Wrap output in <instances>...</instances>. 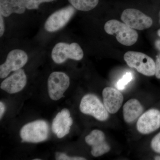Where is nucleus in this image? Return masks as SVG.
I'll list each match as a JSON object with an SVG mask.
<instances>
[{"instance_id":"obj_1","label":"nucleus","mask_w":160,"mask_h":160,"mask_svg":"<svg viewBox=\"0 0 160 160\" xmlns=\"http://www.w3.org/2000/svg\"><path fill=\"white\" fill-rule=\"evenodd\" d=\"M104 29L108 34L115 36L118 42L124 46L134 45L138 38L135 30L117 20H110L106 22Z\"/></svg>"},{"instance_id":"obj_29","label":"nucleus","mask_w":160,"mask_h":160,"mask_svg":"<svg viewBox=\"0 0 160 160\" xmlns=\"http://www.w3.org/2000/svg\"><path fill=\"white\" fill-rule=\"evenodd\" d=\"M41 159H33V160H41Z\"/></svg>"},{"instance_id":"obj_7","label":"nucleus","mask_w":160,"mask_h":160,"mask_svg":"<svg viewBox=\"0 0 160 160\" xmlns=\"http://www.w3.org/2000/svg\"><path fill=\"white\" fill-rule=\"evenodd\" d=\"M70 80L68 76L62 72H54L49 76L48 89L49 97L53 101H58L63 96L69 88Z\"/></svg>"},{"instance_id":"obj_23","label":"nucleus","mask_w":160,"mask_h":160,"mask_svg":"<svg viewBox=\"0 0 160 160\" xmlns=\"http://www.w3.org/2000/svg\"><path fill=\"white\" fill-rule=\"evenodd\" d=\"M3 16L0 14V36L2 37L4 34L5 30V23Z\"/></svg>"},{"instance_id":"obj_3","label":"nucleus","mask_w":160,"mask_h":160,"mask_svg":"<svg viewBox=\"0 0 160 160\" xmlns=\"http://www.w3.org/2000/svg\"><path fill=\"white\" fill-rule=\"evenodd\" d=\"M49 126L44 120H37L28 123L20 131L22 142L38 143L46 141L48 138Z\"/></svg>"},{"instance_id":"obj_25","label":"nucleus","mask_w":160,"mask_h":160,"mask_svg":"<svg viewBox=\"0 0 160 160\" xmlns=\"http://www.w3.org/2000/svg\"><path fill=\"white\" fill-rule=\"evenodd\" d=\"M61 114L64 117H70V112L69 110L67 109H64L61 112Z\"/></svg>"},{"instance_id":"obj_19","label":"nucleus","mask_w":160,"mask_h":160,"mask_svg":"<svg viewBox=\"0 0 160 160\" xmlns=\"http://www.w3.org/2000/svg\"><path fill=\"white\" fill-rule=\"evenodd\" d=\"M132 79V75L131 72H126L121 79L119 80L117 84V87L119 90H123L127 84Z\"/></svg>"},{"instance_id":"obj_18","label":"nucleus","mask_w":160,"mask_h":160,"mask_svg":"<svg viewBox=\"0 0 160 160\" xmlns=\"http://www.w3.org/2000/svg\"><path fill=\"white\" fill-rule=\"evenodd\" d=\"M54 0H24L26 9L32 10L38 9L40 4L44 2H50Z\"/></svg>"},{"instance_id":"obj_6","label":"nucleus","mask_w":160,"mask_h":160,"mask_svg":"<svg viewBox=\"0 0 160 160\" xmlns=\"http://www.w3.org/2000/svg\"><path fill=\"white\" fill-rule=\"evenodd\" d=\"M28 57L25 51L15 49L9 52L6 62L0 66V78H5L12 72L22 69L28 62Z\"/></svg>"},{"instance_id":"obj_26","label":"nucleus","mask_w":160,"mask_h":160,"mask_svg":"<svg viewBox=\"0 0 160 160\" xmlns=\"http://www.w3.org/2000/svg\"><path fill=\"white\" fill-rule=\"evenodd\" d=\"M155 45L157 49L160 51V40H157L155 43Z\"/></svg>"},{"instance_id":"obj_24","label":"nucleus","mask_w":160,"mask_h":160,"mask_svg":"<svg viewBox=\"0 0 160 160\" xmlns=\"http://www.w3.org/2000/svg\"><path fill=\"white\" fill-rule=\"evenodd\" d=\"M5 110H6V107L5 105L2 102H0V118L2 119Z\"/></svg>"},{"instance_id":"obj_17","label":"nucleus","mask_w":160,"mask_h":160,"mask_svg":"<svg viewBox=\"0 0 160 160\" xmlns=\"http://www.w3.org/2000/svg\"><path fill=\"white\" fill-rule=\"evenodd\" d=\"M75 9L82 11H89L96 7L99 0H68Z\"/></svg>"},{"instance_id":"obj_5","label":"nucleus","mask_w":160,"mask_h":160,"mask_svg":"<svg viewBox=\"0 0 160 160\" xmlns=\"http://www.w3.org/2000/svg\"><path fill=\"white\" fill-rule=\"evenodd\" d=\"M80 110L84 114L89 115L103 122L109 118V112L97 96L88 94L83 97L80 104Z\"/></svg>"},{"instance_id":"obj_10","label":"nucleus","mask_w":160,"mask_h":160,"mask_svg":"<svg viewBox=\"0 0 160 160\" xmlns=\"http://www.w3.org/2000/svg\"><path fill=\"white\" fill-rule=\"evenodd\" d=\"M136 128L140 133L148 134L160 128V111L157 109H149L139 118Z\"/></svg>"},{"instance_id":"obj_4","label":"nucleus","mask_w":160,"mask_h":160,"mask_svg":"<svg viewBox=\"0 0 160 160\" xmlns=\"http://www.w3.org/2000/svg\"><path fill=\"white\" fill-rule=\"evenodd\" d=\"M84 53L78 43L69 44L65 42L58 43L52 49L51 57L57 64H62L68 59L80 61L83 58Z\"/></svg>"},{"instance_id":"obj_9","label":"nucleus","mask_w":160,"mask_h":160,"mask_svg":"<svg viewBox=\"0 0 160 160\" xmlns=\"http://www.w3.org/2000/svg\"><path fill=\"white\" fill-rule=\"evenodd\" d=\"M121 19L132 29L139 30L148 29L153 24L152 18L135 9H125L121 16Z\"/></svg>"},{"instance_id":"obj_15","label":"nucleus","mask_w":160,"mask_h":160,"mask_svg":"<svg viewBox=\"0 0 160 160\" xmlns=\"http://www.w3.org/2000/svg\"><path fill=\"white\" fill-rule=\"evenodd\" d=\"M26 9L24 0H0V14L5 17L12 13L23 14Z\"/></svg>"},{"instance_id":"obj_30","label":"nucleus","mask_w":160,"mask_h":160,"mask_svg":"<svg viewBox=\"0 0 160 160\" xmlns=\"http://www.w3.org/2000/svg\"><path fill=\"white\" fill-rule=\"evenodd\" d=\"M159 15H160L159 23H160V12H159Z\"/></svg>"},{"instance_id":"obj_16","label":"nucleus","mask_w":160,"mask_h":160,"mask_svg":"<svg viewBox=\"0 0 160 160\" xmlns=\"http://www.w3.org/2000/svg\"><path fill=\"white\" fill-rule=\"evenodd\" d=\"M69 118L64 117L59 112L53 119L52 127V131L59 138L64 137L69 133L70 129L69 125Z\"/></svg>"},{"instance_id":"obj_21","label":"nucleus","mask_w":160,"mask_h":160,"mask_svg":"<svg viewBox=\"0 0 160 160\" xmlns=\"http://www.w3.org/2000/svg\"><path fill=\"white\" fill-rule=\"evenodd\" d=\"M55 158L57 160H86L84 158L79 157L68 156L65 153L62 152H57L55 154Z\"/></svg>"},{"instance_id":"obj_11","label":"nucleus","mask_w":160,"mask_h":160,"mask_svg":"<svg viewBox=\"0 0 160 160\" xmlns=\"http://www.w3.org/2000/svg\"><path fill=\"white\" fill-rule=\"evenodd\" d=\"M86 143L92 147L91 154L98 157L110 150V146L106 142L104 132L98 129L92 130L85 138Z\"/></svg>"},{"instance_id":"obj_20","label":"nucleus","mask_w":160,"mask_h":160,"mask_svg":"<svg viewBox=\"0 0 160 160\" xmlns=\"http://www.w3.org/2000/svg\"><path fill=\"white\" fill-rule=\"evenodd\" d=\"M150 145L153 151L160 154V132L152 139Z\"/></svg>"},{"instance_id":"obj_22","label":"nucleus","mask_w":160,"mask_h":160,"mask_svg":"<svg viewBox=\"0 0 160 160\" xmlns=\"http://www.w3.org/2000/svg\"><path fill=\"white\" fill-rule=\"evenodd\" d=\"M155 75L156 77L160 79V58L157 57L155 61Z\"/></svg>"},{"instance_id":"obj_13","label":"nucleus","mask_w":160,"mask_h":160,"mask_svg":"<svg viewBox=\"0 0 160 160\" xmlns=\"http://www.w3.org/2000/svg\"><path fill=\"white\" fill-rule=\"evenodd\" d=\"M104 105L109 113L117 112L122 105L124 97L119 90L113 87H107L103 89Z\"/></svg>"},{"instance_id":"obj_27","label":"nucleus","mask_w":160,"mask_h":160,"mask_svg":"<svg viewBox=\"0 0 160 160\" xmlns=\"http://www.w3.org/2000/svg\"><path fill=\"white\" fill-rule=\"evenodd\" d=\"M154 159L156 160H160V156L156 157Z\"/></svg>"},{"instance_id":"obj_2","label":"nucleus","mask_w":160,"mask_h":160,"mask_svg":"<svg viewBox=\"0 0 160 160\" xmlns=\"http://www.w3.org/2000/svg\"><path fill=\"white\" fill-rule=\"evenodd\" d=\"M124 59L129 67L136 69L146 76L155 74V62L149 56L136 51H128L125 53Z\"/></svg>"},{"instance_id":"obj_14","label":"nucleus","mask_w":160,"mask_h":160,"mask_svg":"<svg viewBox=\"0 0 160 160\" xmlns=\"http://www.w3.org/2000/svg\"><path fill=\"white\" fill-rule=\"evenodd\" d=\"M143 107L136 99L128 100L123 107V117L125 122L131 123L138 118L142 113Z\"/></svg>"},{"instance_id":"obj_12","label":"nucleus","mask_w":160,"mask_h":160,"mask_svg":"<svg viewBox=\"0 0 160 160\" xmlns=\"http://www.w3.org/2000/svg\"><path fill=\"white\" fill-rule=\"evenodd\" d=\"M27 83V76L23 69L14 72L1 83V89L10 94L22 91Z\"/></svg>"},{"instance_id":"obj_31","label":"nucleus","mask_w":160,"mask_h":160,"mask_svg":"<svg viewBox=\"0 0 160 160\" xmlns=\"http://www.w3.org/2000/svg\"><path fill=\"white\" fill-rule=\"evenodd\" d=\"M158 57H159V58H160V55H159V56H158Z\"/></svg>"},{"instance_id":"obj_8","label":"nucleus","mask_w":160,"mask_h":160,"mask_svg":"<svg viewBox=\"0 0 160 160\" xmlns=\"http://www.w3.org/2000/svg\"><path fill=\"white\" fill-rule=\"evenodd\" d=\"M75 12L72 6H68L55 12L49 16L45 22L44 27L49 32H55L63 28Z\"/></svg>"},{"instance_id":"obj_28","label":"nucleus","mask_w":160,"mask_h":160,"mask_svg":"<svg viewBox=\"0 0 160 160\" xmlns=\"http://www.w3.org/2000/svg\"><path fill=\"white\" fill-rule=\"evenodd\" d=\"M157 33L158 36L160 38V29H158V30Z\"/></svg>"}]
</instances>
